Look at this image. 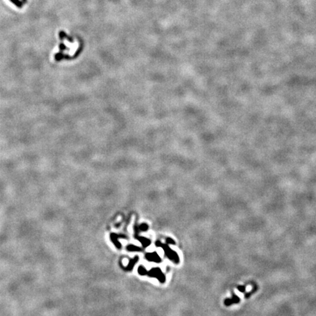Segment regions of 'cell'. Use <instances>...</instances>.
Here are the masks:
<instances>
[{
	"mask_svg": "<svg viewBox=\"0 0 316 316\" xmlns=\"http://www.w3.org/2000/svg\"><path fill=\"white\" fill-rule=\"evenodd\" d=\"M157 245H160V247H162L163 248V250H164L165 252L166 255L168 256L171 260H172V261H173L174 262H175V263H176V264H178V263L179 262V256H178V255H177V253H176V252H174V250H171V248H169L168 246L162 245L160 244V243H157Z\"/></svg>",
	"mask_w": 316,
	"mask_h": 316,
	"instance_id": "6da1fadb",
	"label": "cell"
},
{
	"mask_svg": "<svg viewBox=\"0 0 316 316\" xmlns=\"http://www.w3.org/2000/svg\"><path fill=\"white\" fill-rule=\"evenodd\" d=\"M239 302H240V298L237 295H236L234 293L232 294V297L231 299L227 298L224 301V304L227 307H229V306L232 305L233 304H238Z\"/></svg>",
	"mask_w": 316,
	"mask_h": 316,
	"instance_id": "7a4b0ae2",
	"label": "cell"
},
{
	"mask_svg": "<svg viewBox=\"0 0 316 316\" xmlns=\"http://www.w3.org/2000/svg\"><path fill=\"white\" fill-rule=\"evenodd\" d=\"M148 274H149L150 276H153V277H157L161 282H162V283L165 282V277L162 274V271L160 270V269H154L151 270Z\"/></svg>",
	"mask_w": 316,
	"mask_h": 316,
	"instance_id": "3957f363",
	"label": "cell"
},
{
	"mask_svg": "<svg viewBox=\"0 0 316 316\" xmlns=\"http://www.w3.org/2000/svg\"><path fill=\"white\" fill-rule=\"evenodd\" d=\"M146 258H147L148 260H149V261H156V262H157V261H160V257H159L156 253H150V254H148V255H146Z\"/></svg>",
	"mask_w": 316,
	"mask_h": 316,
	"instance_id": "277c9868",
	"label": "cell"
},
{
	"mask_svg": "<svg viewBox=\"0 0 316 316\" xmlns=\"http://www.w3.org/2000/svg\"><path fill=\"white\" fill-rule=\"evenodd\" d=\"M10 1L12 2H13L17 7H22V5H23V3L22 2H19L18 0H10Z\"/></svg>",
	"mask_w": 316,
	"mask_h": 316,
	"instance_id": "5b68a950",
	"label": "cell"
},
{
	"mask_svg": "<svg viewBox=\"0 0 316 316\" xmlns=\"http://www.w3.org/2000/svg\"><path fill=\"white\" fill-rule=\"evenodd\" d=\"M256 290H257V286H256V285H255V287H254V289H253L252 290L250 291V292H249L248 293H247V294L245 295V297H246V298H249V297H250V296H251V295H252V293H254V292H255V291Z\"/></svg>",
	"mask_w": 316,
	"mask_h": 316,
	"instance_id": "8992f818",
	"label": "cell"
},
{
	"mask_svg": "<svg viewBox=\"0 0 316 316\" xmlns=\"http://www.w3.org/2000/svg\"><path fill=\"white\" fill-rule=\"evenodd\" d=\"M138 272L141 274H142V275H144V274H146L147 272H146V269L143 267V266H141V267H139V269H138Z\"/></svg>",
	"mask_w": 316,
	"mask_h": 316,
	"instance_id": "52a82bcc",
	"label": "cell"
},
{
	"mask_svg": "<svg viewBox=\"0 0 316 316\" xmlns=\"http://www.w3.org/2000/svg\"><path fill=\"white\" fill-rule=\"evenodd\" d=\"M237 288H238V290H239V291H241V292H242V293H245V286H242V285H239V286H238L237 287Z\"/></svg>",
	"mask_w": 316,
	"mask_h": 316,
	"instance_id": "ba28073f",
	"label": "cell"
},
{
	"mask_svg": "<svg viewBox=\"0 0 316 316\" xmlns=\"http://www.w3.org/2000/svg\"><path fill=\"white\" fill-rule=\"evenodd\" d=\"M128 250H140V248H138V247H135V246H133V245H131L130 247H128Z\"/></svg>",
	"mask_w": 316,
	"mask_h": 316,
	"instance_id": "9c48e42d",
	"label": "cell"
},
{
	"mask_svg": "<svg viewBox=\"0 0 316 316\" xmlns=\"http://www.w3.org/2000/svg\"><path fill=\"white\" fill-rule=\"evenodd\" d=\"M26 2V0H22V3L23 4H25Z\"/></svg>",
	"mask_w": 316,
	"mask_h": 316,
	"instance_id": "30bf717a",
	"label": "cell"
}]
</instances>
